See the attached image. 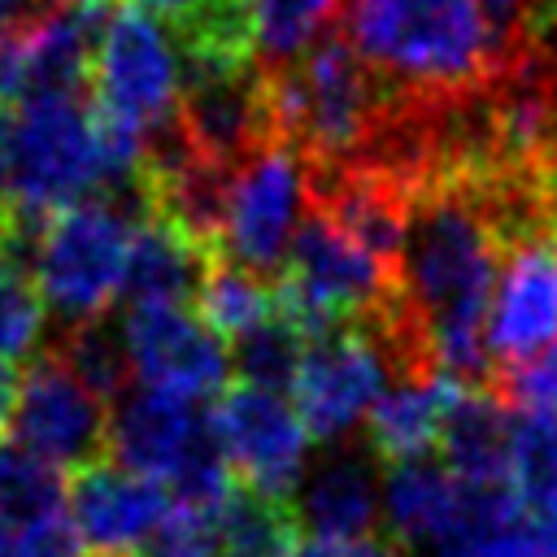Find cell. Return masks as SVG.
<instances>
[{"label": "cell", "mask_w": 557, "mask_h": 557, "mask_svg": "<svg viewBox=\"0 0 557 557\" xmlns=\"http://www.w3.org/2000/svg\"><path fill=\"white\" fill-rule=\"evenodd\" d=\"M344 39L392 91L474 96L500 70L474 0H348Z\"/></svg>", "instance_id": "cell-1"}, {"label": "cell", "mask_w": 557, "mask_h": 557, "mask_svg": "<svg viewBox=\"0 0 557 557\" xmlns=\"http://www.w3.org/2000/svg\"><path fill=\"white\" fill-rule=\"evenodd\" d=\"M144 152L117 144L91 104L78 96L26 100L17 113L13 174L4 191V213L13 239H30L52 213L91 200L113 183H135Z\"/></svg>", "instance_id": "cell-2"}, {"label": "cell", "mask_w": 557, "mask_h": 557, "mask_svg": "<svg viewBox=\"0 0 557 557\" xmlns=\"http://www.w3.org/2000/svg\"><path fill=\"white\" fill-rule=\"evenodd\" d=\"M87 78L96 117L117 144L135 152H148V144L178 117L183 57L174 48V35L148 13L117 4L104 17Z\"/></svg>", "instance_id": "cell-3"}, {"label": "cell", "mask_w": 557, "mask_h": 557, "mask_svg": "<svg viewBox=\"0 0 557 557\" xmlns=\"http://www.w3.org/2000/svg\"><path fill=\"white\" fill-rule=\"evenodd\" d=\"M109 461L144 474L191 509H218L226 500L231 466L218 448L213 418L200 400L139 387L122 396L109 422Z\"/></svg>", "instance_id": "cell-4"}, {"label": "cell", "mask_w": 557, "mask_h": 557, "mask_svg": "<svg viewBox=\"0 0 557 557\" xmlns=\"http://www.w3.org/2000/svg\"><path fill=\"white\" fill-rule=\"evenodd\" d=\"M135 213L109 200H83L30 235V283L57 318L70 326H91L126 283Z\"/></svg>", "instance_id": "cell-5"}, {"label": "cell", "mask_w": 557, "mask_h": 557, "mask_svg": "<svg viewBox=\"0 0 557 557\" xmlns=\"http://www.w3.org/2000/svg\"><path fill=\"white\" fill-rule=\"evenodd\" d=\"M109 422L113 405L96 396L52 348L35 357L17 374V400H13V444L35 453L48 466L83 470L100 461L109 448Z\"/></svg>", "instance_id": "cell-6"}, {"label": "cell", "mask_w": 557, "mask_h": 557, "mask_svg": "<svg viewBox=\"0 0 557 557\" xmlns=\"http://www.w3.org/2000/svg\"><path fill=\"white\" fill-rule=\"evenodd\" d=\"M209 418L231 474H239V487L265 496H292L300 487L309 461V431L292 400L265 387L231 383L213 400Z\"/></svg>", "instance_id": "cell-7"}, {"label": "cell", "mask_w": 557, "mask_h": 557, "mask_svg": "<svg viewBox=\"0 0 557 557\" xmlns=\"http://www.w3.org/2000/svg\"><path fill=\"white\" fill-rule=\"evenodd\" d=\"M122 352L144 387L170 396L218 400L231 387V348L191 305H131L122 318Z\"/></svg>", "instance_id": "cell-8"}, {"label": "cell", "mask_w": 557, "mask_h": 557, "mask_svg": "<svg viewBox=\"0 0 557 557\" xmlns=\"http://www.w3.org/2000/svg\"><path fill=\"white\" fill-rule=\"evenodd\" d=\"M300 196H305V165L292 148L270 144L252 161L235 170L226 222H222V257L261 274L278 278L292 231L300 226Z\"/></svg>", "instance_id": "cell-9"}, {"label": "cell", "mask_w": 557, "mask_h": 557, "mask_svg": "<svg viewBox=\"0 0 557 557\" xmlns=\"http://www.w3.org/2000/svg\"><path fill=\"white\" fill-rule=\"evenodd\" d=\"M387 357L366 326H348L322 339H309L300 374L292 383V405L309 440L335 444L357 431L366 413L383 400Z\"/></svg>", "instance_id": "cell-10"}, {"label": "cell", "mask_w": 557, "mask_h": 557, "mask_svg": "<svg viewBox=\"0 0 557 557\" xmlns=\"http://www.w3.org/2000/svg\"><path fill=\"white\" fill-rule=\"evenodd\" d=\"M557 348V231H535L500 252L487 309L492 374L527 366Z\"/></svg>", "instance_id": "cell-11"}, {"label": "cell", "mask_w": 557, "mask_h": 557, "mask_svg": "<svg viewBox=\"0 0 557 557\" xmlns=\"http://www.w3.org/2000/svg\"><path fill=\"white\" fill-rule=\"evenodd\" d=\"M65 505L87 557H139L174 509L161 483L131 474L117 461L70 470Z\"/></svg>", "instance_id": "cell-12"}, {"label": "cell", "mask_w": 557, "mask_h": 557, "mask_svg": "<svg viewBox=\"0 0 557 557\" xmlns=\"http://www.w3.org/2000/svg\"><path fill=\"white\" fill-rule=\"evenodd\" d=\"M109 0H44L9 44V100L78 96Z\"/></svg>", "instance_id": "cell-13"}, {"label": "cell", "mask_w": 557, "mask_h": 557, "mask_svg": "<svg viewBox=\"0 0 557 557\" xmlns=\"http://www.w3.org/2000/svg\"><path fill=\"white\" fill-rule=\"evenodd\" d=\"M383 509V483L374 479V453L335 448L300 479V527L313 540H370Z\"/></svg>", "instance_id": "cell-14"}, {"label": "cell", "mask_w": 557, "mask_h": 557, "mask_svg": "<svg viewBox=\"0 0 557 557\" xmlns=\"http://www.w3.org/2000/svg\"><path fill=\"white\" fill-rule=\"evenodd\" d=\"M213 257L218 252L191 244L183 231H174L170 222L139 209L122 296L131 305H187V300H196V287Z\"/></svg>", "instance_id": "cell-15"}, {"label": "cell", "mask_w": 557, "mask_h": 557, "mask_svg": "<svg viewBox=\"0 0 557 557\" xmlns=\"http://www.w3.org/2000/svg\"><path fill=\"white\" fill-rule=\"evenodd\" d=\"M457 396L461 383L453 379H409L387 392L366 418V448L374 453V461L400 466L431 457V448H440L444 440V422Z\"/></svg>", "instance_id": "cell-16"}, {"label": "cell", "mask_w": 557, "mask_h": 557, "mask_svg": "<svg viewBox=\"0 0 557 557\" xmlns=\"http://www.w3.org/2000/svg\"><path fill=\"white\" fill-rule=\"evenodd\" d=\"M513 409L492 387H461L448 409L440 461L466 483H509Z\"/></svg>", "instance_id": "cell-17"}, {"label": "cell", "mask_w": 557, "mask_h": 557, "mask_svg": "<svg viewBox=\"0 0 557 557\" xmlns=\"http://www.w3.org/2000/svg\"><path fill=\"white\" fill-rule=\"evenodd\" d=\"M209 518L218 557H296L300 548V513L292 496H265L235 483Z\"/></svg>", "instance_id": "cell-18"}, {"label": "cell", "mask_w": 557, "mask_h": 557, "mask_svg": "<svg viewBox=\"0 0 557 557\" xmlns=\"http://www.w3.org/2000/svg\"><path fill=\"white\" fill-rule=\"evenodd\" d=\"M509 487L518 509L557 540V413H513Z\"/></svg>", "instance_id": "cell-19"}, {"label": "cell", "mask_w": 557, "mask_h": 557, "mask_svg": "<svg viewBox=\"0 0 557 557\" xmlns=\"http://www.w3.org/2000/svg\"><path fill=\"white\" fill-rule=\"evenodd\" d=\"M191 305H196L200 322L231 348L239 335H248L278 309V296H274V278H261L226 257H213Z\"/></svg>", "instance_id": "cell-20"}, {"label": "cell", "mask_w": 557, "mask_h": 557, "mask_svg": "<svg viewBox=\"0 0 557 557\" xmlns=\"http://www.w3.org/2000/svg\"><path fill=\"white\" fill-rule=\"evenodd\" d=\"M305 348H309V335L283 309H274L261 326H252L248 335H239L231 344V370L239 374V383L283 396V387L292 392V383L300 374Z\"/></svg>", "instance_id": "cell-21"}, {"label": "cell", "mask_w": 557, "mask_h": 557, "mask_svg": "<svg viewBox=\"0 0 557 557\" xmlns=\"http://www.w3.org/2000/svg\"><path fill=\"white\" fill-rule=\"evenodd\" d=\"M65 505V483L57 466L39 461L13 440H0V522H35L48 513H61Z\"/></svg>", "instance_id": "cell-22"}, {"label": "cell", "mask_w": 557, "mask_h": 557, "mask_svg": "<svg viewBox=\"0 0 557 557\" xmlns=\"http://www.w3.org/2000/svg\"><path fill=\"white\" fill-rule=\"evenodd\" d=\"M248 9L265 65H283L326 35L339 0H248Z\"/></svg>", "instance_id": "cell-23"}, {"label": "cell", "mask_w": 557, "mask_h": 557, "mask_svg": "<svg viewBox=\"0 0 557 557\" xmlns=\"http://www.w3.org/2000/svg\"><path fill=\"white\" fill-rule=\"evenodd\" d=\"M52 352H57L96 396H104L109 405H113V396H122L126 374H131L126 352H122V335L113 339V331H104L100 322H91V326H70Z\"/></svg>", "instance_id": "cell-24"}, {"label": "cell", "mask_w": 557, "mask_h": 557, "mask_svg": "<svg viewBox=\"0 0 557 557\" xmlns=\"http://www.w3.org/2000/svg\"><path fill=\"white\" fill-rule=\"evenodd\" d=\"M44 335V300L30 283V274L17 265V257H0V366H13L30 357V348Z\"/></svg>", "instance_id": "cell-25"}, {"label": "cell", "mask_w": 557, "mask_h": 557, "mask_svg": "<svg viewBox=\"0 0 557 557\" xmlns=\"http://www.w3.org/2000/svg\"><path fill=\"white\" fill-rule=\"evenodd\" d=\"M444 557H557V540L544 527H535L527 513H513L496 527L466 535Z\"/></svg>", "instance_id": "cell-26"}, {"label": "cell", "mask_w": 557, "mask_h": 557, "mask_svg": "<svg viewBox=\"0 0 557 557\" xmlns=\"http://www.w3.org/2000/svg\"><path fill=\"white\" fill-rule=\"evenodd\" d=\"M139 557H218V535H213L209 509H191V505L174 500L170 518L161 522V531L152 535V544Z\"/></svg>", "instance_id": "cell-27"}, {"label": "cell", "mask_w": 557, "mask_h": 557, "mask_svg": "<svg viewBox=\"0 0 557 557\" xmlns=\"http://www.w3.org/2000/svg\"><path fill=\"white\" fill-rule=\"evenodd\" d=\"M9 557H87V548L65 513H48V518L17 527Z\"/></svg>", "instance_id": "cell-28"}, {"label": "cell", "mask_w": 557, "mask_h": 557, "mask_svg": "<svg viewBox=\"0 0 557 557\" xmlns=\"http://www.w3.org/2000/svg\"><path fill=\"white\" fill-rule=\"evenodd\" d=\"M296 557H405L392 540H300Z\"/></svg>", "instance_id": "cell-29"}, {"label": "cell", "mask_w": 557, "mask_h": 557, "mask_svg": "<svg viewBox=\"0 0 557 557\" xmlns=\"http://www.w3.org/2000/svg\"><path fill=\"white\" fill-rule=\"evenodd\" d=\"M122 4L135 9V13L157 17L165 30H178V26H187L196 13H205L213 0H122Z\"/></svg>", "instance_id": "cell-30"}, {"label": "cell", "mask_w": 557, "mask_h": 557, "mask_svg": "<svg viewBox=\"0 0 557 557\" xmlns=\"http://www.w3.org/2000/svg\"><path fill=\"white\" fill-rule=\"evenodd\" d=\"M13 144H17V117L0 100V187H9V174H13Z\"/></svg>", "instance_id": "cell-31"}, {"label": "cell", "mask_w": 557, "mask_h": 557, "mask_svg": "<svg viewBox=\"0 0 557 557\" xmlns=\"http://www.w3.org/2000/svg\"><path fill=\"white\" fill-rule=\"evenodd\" d=\"M13 400H17V370L13 366H0V431L13 418Z\"/></svg>", "instance_id": "cell-32"}, {"label": "cell", "mask_w": 557, "mask_h": 557, "mask_svg": "<svg viewBox=\"0 0 557 557\" xmlns=\"http://www.w3.org/2000/svg\"><path fill=\"white\" fill-rule=\"evenodd\" d=\"M13 248H17L13 222H9V213H4V205H0V257H13Z\"/></svg>", "instance_id": "cell-33"}, {"label": "cell", "mask_w": 557, "mask_h": 557, "mask_svg": "<svg viewBox=\"0 0 557 557\" xmlns=\"http://www.w3.org/2000/svg\"><path fill=\"white\" fill-rule=\"evenodd\" d=\"M9 548H13V540H9V527L0 522V557H9Z\"/></svg>", "instance_id": "cell-34"}]
</instances>
